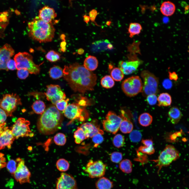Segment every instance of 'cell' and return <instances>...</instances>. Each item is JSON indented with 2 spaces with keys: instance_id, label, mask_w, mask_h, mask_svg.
<instances>
[{
  "instance_id": "1",
  "label": "cell",
  "mask_w": 189,
  "mask_h": 189,
  "mask_svg": "<svg viewBox=\"0 0 189 189\" xmlns=\"http://www.w3.org/2000/svg\"><path fill=\"white\" fill-rule=\"evenodd\" d=\"M63 72L64 78L74 92L84 94L93 90L96 84V74L78 63L65 65Z\"/></svg>"
},
{
  "instance_id": "2",
  "label": "cell",
  "mask_w": 189,
  "mask_h": 189,
  "mask_svg": "<svg viewBox=\"0 0 189 189\" xmlns=\"http://www.w3.org/2000/svg\"><path fill=\"white\" fill-rule=\"evenodd\" d=\"M63 120L61 113L54 106H50L39 119L37 124L38 130L45 135L53 134L61 128Z\"/></svg>"
},
{
  "instance_id": "3",
  "label": "cell",
  "mask_w": 189,
  "mask_h": 189,
  "mask_svg": "<svg viewBox=\"0 0 189 189\" xmlns=\"http://www.w3.org/2000/svg\"><path fill=\"white\" fill-rule=\"evenodd\" d=\"M29 36L40 43L51 41L54 37L55 28L53 24L47 23L36 17L28 23Z\"/></svg>"
},
{
  "instance_id": "4",
  "label": "cell",
  "mask_w": 189,
  "mask_h": 189,
  "mask_svg": "<svg viewBox=\"0 0 189 189\" xmlns=\"http://www.w3.org/2000/svg\"><path fill=\"white\" fill-rule=\"evenodd\" d=\"M14 60L18 70L25 69L31 74H37L40 71V65L35 64L32 55L26 52H19L16 54Z\"/></svg>"
},
{
  "instance_id": "5",
  "label": "cell",
  "mask_w": 189,
  "mask_h": 189,
  "mask_svg": "<svg viewBox=\"0 0 189 189\" xmlns=\"http://www.w3.org/2000/svg\"><path fill=\"white\" fill-rule=\"evenodd\" d=\"M180 155L179 151L174 146L170 145H166L160 153L158 159L153 160L156 163L155 166L158 168V172L163 167L168 166L172 162L178 159Z\"/></svg>"
},
{
  "instance_id": "6",
  "label": "cell",
  "mask_w": 189,
  "mask_h": 189,
  "mask_svg": "<svg viewBox=\"0 0 189 189\" xmlns=\"http://www.w3.org/2000/svg\"><path fill=\"white\" fill-rule=\"evenodd\" d=\"M143 80L141 93L143 97L151 94H156L159 92V79L153 74L147 70H144L141 73Z\"/></svg>"
},
{
  "instance_id": "7",
  "label": "cell",
  "mask_w": 189,
  "mask_h": 189,
  "mask_svg": "<svg viewBox=\"0 0 189 189\" xmlns=\"http://www.w3.org/2000/svg\"><path fill=\"white\" fill-rule=\"evenodd\" d=\"M143 86L142 81L138 76H133L123 81L122 88L124 93L129 97L134 96L141 92Z\"/></svg>"
},
{
  "instance_id": "8",
  "label": "cell",
  "mask_w": 189,
  "mask_h": 189,
  "mask_svg": "<svg viewBox=\"0 0 189 189\" xmlns=\"http://www.w3.org/2000/svg\"><path fill=\"white\" fill-rule=\"evenodd\" d=\"M21 104L20 98L15 93L6 94L0 99V107L6 112L7 116H12L17 106Z\"/></svg>"
},
{
  "instance_id": "9",
  "label": "cell",
  "mask_w": 189,
  "mask_h": 189,
  "mask_svg": "<svg viewBox=\"0 0 189 189\" xmlns=\"http://www.w3.org/2000/svg\"><path fill=\"white\" fill-rule=\"evenodd\" d=\"M30 122L23 118H19L13 125L11 130L15 139L20 137L33 136V133L30 130L29 125Z\"/></svg>"
},
{
  "instance_id": "10",
  "label": "cell",
  "mask_w": 189,
  "mask_h": 189,
  "mask_svg": "<svg viewBox=\"0 0 189 189\" xmlns=\"http://www.w3.org/2000/svg\"><path fill=\"white\" fill-rule=\"evenodd\" d=\"M63 113L65 116L69 119H77L81 121H84L88 116L85 107L80 106L77 103L68 104Z\"/></svg>"
},
{
  "instance_id": "11",
  "label": "cell",
  "mask_w": 189,
  "mask_h": 189,
  "mask_svg": "<svg viewBox=\"0 0 189 189\" xmlns=\"http://www.w3.org/2000/svg\"><path fill=\"white\" fill-rule=\"evenodd\" d=\"M122 118L113 112L109 111L106 117V119L103 121V127L107 132L115 134L119 128Z\"/></svg>"
},
{
  "instance_id": "12",
  "label": "cell",
  "mask_w": 189,
  "mask_h": 189,
  "mask_svg": "<svg viewBox=\"0 0 189 189\" xmlns=\"http://www.w3.org/2000/svg\"><path fill=\"white\" fill-rule=\"evenodd\" d=\"M106 165L101 160L93 161L91 159L87 164L85 171L92 178L101 177L105 174Z\"/></svg>"
},
{
  "instance_id": "13",
  "label": "cell",
  "mask_w": 189,
  "mask_h": 189,
  "mask_svg": "<svg viewBox=\"0 0 189 189\" xmlns=\"http://www.w3.org/2000/svg\"><path fill=\"white\" fill-rule=\"evenodd\" d=\"M16 161L18 162L16 170L13 174L16 180L22 184L30 182L31 173L25 164V161L20 158H17Z\"/></svg>"
},
{
  "instance_id": "14",
  "label": "cell",
  "mask_w": 189,
  "mask_h": 189,
  "mask_svg": "<svg viewBox=\"0 0 189 189\" xmlns=\"http://www.w3.org/2000/svg\"><path fill=\"white\" fill-rule=\"evenodd\" d=\"M46 87L45 93L46 99L54 105L60 100L66 99V94L59 85L50 84L47 86Z\"/></svg>"
},
{
  "instance_id": "15",
  "label": "cell",
  "mask_w": 189,
  "mask_h": 189,
  "mask_svg": "<svg viewBox=\"0 0 189 189\" xmlns=\"http://www.w3.org/2000/svg\"><path fill=\"white\" fill-rule=\"evenodd\" d=\"M56 189H77L76 181L71 175L62 172L57 179Z\"/></svg>"
},
{
  "instance_id": "16",
  "label": "cell",
  "mask_w": 189,
  "mask_h": 189,
  "mask_svg": "<svg viewBox=\"0 0 189 189\" xmlns=\"http://www.w3.org/2000/svg\"><path fill=\"white\" fill-rule=\"evenodd\" d=\"M14 53V50L8 44H5L0 48V69L8 71L7 63Z\"/></svg>"
},
{
  "instance_id": "17",
  "label": "cell",
  "mask_w": 189,
  "mask_h": 189,
  "mask_svg": "<svg viewBox=\"0 0 189 189\" xmlns=\"http://www.w3.org/2000/svg\"><path fill=\"white\" fill-rule=\"evenodd\" d=\"M142 62L138 59L129 60L128 61H120L118 66L124 74L129 75L135 71Z\"/></svg>"
},
{
  "instance_id": "18",
  "label": "cell",
  "mask_w": 189,
  "mask_h": 189,
  "mask_svg": "<svg viewBox=\"0 0 189 189\" xmlns=\"http://www.w3.org/2000/svg\"><path fill=\"white\" fill-rule=\"evenodd\" d=\"M80 127L83 131L87 138H92L98 133H104L103 131L100 129L97 124L92 122L84 123L81 125Z\"/></svg>"
},
{
  "instance_id": "19",
  "label": "cell",
  "mask_w": 189,
  "mask_h": 189,
  "mask_svg": "<svg viewBox=\"0 0 189 189\" xmlns=\"http://www.w3.org/2000/svg\"><path fill=\"white\" fill-rule=\"evenodd\" d=\"M39 17L44 22L53 24L52 22L57 16L54 9L48 6H45L39 10Z\"/></svg>"
},
{
  "instance_id": "20",
  "label": "cell",
  "mask_w": 189,
  "mask_h": 189,
  "mask_svg": "<svg viewBox=\"0 0 189 189\" xmlns=\"http://www.w3.org/2000/svg\"><path fill=\"white\" fill-rule=\"evenodd\" d=\"M15 139L11 130L6 129L0 136V150L6 147L10 149Z\"/></svg>"
},
{
  "instance_id": "21",
  "label": "cell",
  "mask_w": 189,
  "mask_h": 189,
  "mask_svg": "<svg viewBox=\"0 0 189 189\" xmlns=\"http://www.w3.org/2000/svg\"><path fill=\"white\" fill-rule=\"evenodd\" d=\"M176 9L175 4L170 1L163 2L160 7V10L162 14L167 17L173 15L175 12Z\"/></svg>"
},
{
  "instance_id": "22",
  "label": "cell",
  "mask_w": 189,
  "mask_h": 189,
  "mask_svg": "<svg viewBox=\"0 0 189 189\" xmlns=\"http://www.w3.org/2000/svg\"><path fill=\"white\" fill-rule=\"evenodd\" d=\"M124 112L121 111V116L122 120L120 124L119 129L120 131L124 134L130 133L133 130V125L132 123L124 116Z\"/></svg>"
},
{
  "instance_id": "23",
  "label": "cell",
  "mask_w": 189,
  "mask_h": 189,
  "mask_svg": "<svg viewBox=\"0 0 189 189\" xmlns=\"http://www.w3.org/2000/svg\"><path fill=\"white\" fill-rule=\"evenodd\" d=\"M141 143L144 145H141L138 148V150L143 153L151 155L153 154L155 150L153 146V142L151 139H143Z\"/></svg>"
},
{
  "instance_id": "24",
  "label": "cell",
  "mask_w": 189,
  "mask_h": 189,
  "mask_svg": "<svg viewBox=\"0 0 189 189\" xmlns=\"http://www.w3.org/2000/svg\"><path fill=\"white\" fill-rule=\"evenodd\" d=\"M168 114L171 122L174 124H176L179 122L182 115L179 109L175 106L170 109Z\"/></svg>"
},
{
  "instance_id": "25",
  "label": "cell",
  "mask_w": 189,
  "mask_h": 189,
  "mask_svg": "<svg viewBox=\"0 0 189 189\" xmlns=\"http://www.w3.org/2000/svg\"><path fill=\"white\" fill-rule=\"evenodd\" d=\"M98 61L97 58L91 55H89L87 57L84 62V67L90 71L95 70L98 67Z\"/></svg>"
},
{
  "instance_id": "26",
  "label": "cell",
  "mask_w": 189,
  "mask_h": 189,
  "mask_svg": "<svg viewBox=\"0 0 189 189\" xmlns=\"http://www.w3.org/2000/svg\"><path fill=\"white\" fill-rule=\"evenodd\" d=\"M110 43L107 39L99 40L93 43L91 45V50L94 51H99L108 49L107 46Z\"/></svg>"
},
{
  "instance_id": "27",
  "label": "cell",
  "mask_w": 189,
  "mask_h": 189,
  "mask_svg": "<svg viewBox=\"0 0 189 189\" xmlns=\"http://www.w3.org/2000/svg\"><path fill=\"white\" fill-rule=\"evenodd\" d=\"M95 185L97 189H111L113 186V182L104 177L100 178L97 181Z\"/></svg>"
},
{
  "instance_id": "28",
  "label": "cell",
  "mask_w": 189,
  "mask_h": 189,
  "mask_svg": "<svg viewBox=\"0 0 189 189\" xmlns=\"http://www.w3.org/2000/svg\"><path fill=\"white\" fill-rule=\"evenodd\" d=\"M159 106H168L171 105L172 99L171 96L167 93H162L157 98Z\"/></svg>"
},
{
  "instance_id": "29",
  "label": "cell",
  "mask_w": 189,
  "mask_h": 189,
  "mask_svg": "<svg viewBox=\"0 0 189 189\" xmlns=\"http://www.w3.org/2000/svg\"><path fill=\"white\" fill-rule=\"evenodd\" d=\"M142 29L141 25L139 23L132 22L130 23L128 29V33L130 38L135 35H139Z\"/></svg>"
},
{
  "instance_id": "30",
  "label": "cell",
  "mask_w": 189,
  "mask_h": 189,
  "mask_svg": "<svg viewBox=\"0 0 189 189\" xmlns=\"http://www.w3.org/2000/svg\"><path fill=\"white\" fill-rule=\"evenodd\" d=\"M138 121L141 125L143 127H147L153 121V117L148 113H143L139 116Z\"/></svg>"
},
{
  "instance_id": "31",
  "label": "cell",
  "mask_w": 189,
  "mask_h": 189,
  "mask_svg": "<svg viewBox=\"0 0 189 189\" xmlns=\"http://www.w3.org/2000/svg\"><path fill=\"white\" fill-rule=\"evenodd\" d=\"M51 78L53 79H58L63 76V70L58 66H54L50 68L49 72Z\"/></svg>"
},
{
  "instance_id": "32",
  "label": "cell",
  "mask_w": 189,
  "mask_h": 189,
  "mask_svg": "<svg viewBox=\"0 0 189 189\" xmlns=\"http://www.w3.org/2000/svg\"><path fill=\"white\" fill-rule=\"evenodd\" d=\"M32 108L35 113L42 114L45 110V105L43 101L40 100H38L33 103Z\"/></svg>"
},
{
  "instance_id": "33",
  "label": "cell",
  "mask_w": 189,
  "mask_h": 189,
  "mask_svg": "<svg viewBox=\"0 0 189 189\" xmlns=\"http://www.w3.org/2000/svg\"><path fill=\"white\" fill-rule=\"evenodd\" d=\"M119 168L123 172L129 174L132 171V164L129 160L125 159L122 160L120 162Z\"/></svg>"
},
{
  "instance_id": "34",
  "label": "cell",
  "mask_w": 189,
  "mask_h": 189,
  "mask_svg": "<svg viewBox=\"0 0 189 189\" xmlns=\"http://www.w3.org/2000/svg\"><path fill=\"white\" fill-rule=\"evenodd\" d=\"M101 84L103 87L107 89L110 88L114 86V82L111 76L107 75L101 79Z\"/></svg>"
},
{
  "instance_id": "35",
  "label": "cell",
  "mask_w": 189,
  "mask_h": 189,
  "mask_svg": "<svg viewBox=\"0 0 189 189\" xmlns=\"http://www.w3.org/2000/svg\"><path fill=\"white\" fill-rule=\"evenodd\" d=\"M74 137L75 143L77 144H80L87 138L82 129L80 127L74 133Z\"/></svg>"
},
{
  "instance_id": "36",
  "label": "cell",
  "mask_w": 189,
  "mask_h": 189,
  "mask_svg": "<svg viewBox=\"0 0 189 189\" xmlns=\"http://www.w3.org/2000/svg\"><path fill=\"white\" fill-rule=\"evenodd\" d=\"M111 75L113 80L117 81L122 80L124 76L122 71L118 67H115L112 70L111 72Z\"/></svg>"
},
{
  "instance_id": "37",
  "label": "cell",
  "mask_w": 189,
  "mask_h": 189,
  "mask_svg": "<svg viewBox=\"0 0 189 189\" xmlns=\"http://www.w3.org/2000/svg\"><path fill=\"white\" fill-rule=\"evenodd\" d=\"M56 166L57 169L61 172H65L69 169L70 164L65 159H59L56 162Z\"/></svg>"
},
{
  "instance_id": "38",
  "label": "cell",
  "mask_w": 189,
  "mask_h": 189,
  "mask_svg": "<svg viewBox=\"0 0 189 189\" xmlns=\"http://www.w3.org/2000/svg\"><path fill=\"white\" fill-rule=\"evenodd\" d=\"M125 139L124 136L120 134H117L114 137L113 143L114 145L118 148L123 146L124 144Z\"/></svg>"
},
{
  "instance_id": "39",
  "label": "cell",
  "mask_w": 189,
  "mask_h": 189,
  "mask_svg": "<svg viewBox=\"0 0 189 189\" xmlns=\"http://www.w3.org/2000/svg\"><path fill=\"white\" fill-rule=\"evenodd\" d=\"M45 57L51 62H55L59 60L60 58V54L53 50L49 51L45 55Z\"/></svg>"
},
{
  "instance_id": "40",
  "label": "cell",
  "mask_w": 189,
  "mask_h": 189,
  "mask_svg": "<svg viewBox=\"0 0 189 189\" xmlns=\"http://www.w3.org/2000/svg\"><path fill=\"white\" fill-rule=\"evenodd\" d=\"M54 140L55 143L57 145L63 146L66 143V139L64 134L59 133L55 135L54 137Z\"/></svg>"
},
{
  "instance_id": "41",
  "label": "cell",
  "mask_w": 189,
  "mask_h": 189,
  "mask_svg": "<svg viewBox=\"0 0 189 189\" xmlns=\"http://www.w3.org/2000/svg\"><path fill=\"white\" fill-rule=\"evenodd\" d=\"M129 138L130 141L133 142H139L142 138V135L140 132L137 130H134L130 133Z\"/></svg>"
},
{
  "instance_id": "42",
  "label": "cell",
  "mask_w": 189,
  "mask_h": 189,
  "mask_svg": "<svg viewBox=\"0 0 189 189\" xmlns=\"http://www.w3.org/2000/svg\"><path fill=\"white\" fill-rule=\"evenodd\" d=\"M6 166L8 171L13 175L17 168V162L13 159H10L7 163Z\"/></svg>"
},
{
  "instance_id": "43",
  "label": "cell",
  "mask_w": 189,
  "mask_h": 189,
  "mask_svg": "<svg viewBox=\"0 0 189 189\" xmlns=\"http://www.w3.org/2000/svg\"><path fill=\"white\" fill-rule=\"evenodd\" d=\"M68 98L62 99L57 101L55 104L56 107L59 111H64L68 105Z\"/></svg>"
},
{
  "instance_id": "44",
  "label": "cell",
  "mask_w": 189,
  "mask_h": 189,
  "mask_svg": "<svg viewBox=\"0 0 189 189\" xmlns=\"http://www.w3.org/2000/svg\"><path fill=\"white\" fill-rule=\"evenodd\" d=\"M123 155L120 152L114 151L112 153L110 156L111 161L114 163H118L122 160Z\"/></svg>"
},
{
  "instance_id": "45",
  "label": "cell",
  "mask_w": 189,
  "mask_h": 189,
  "mask_svg": "<svg viewBox=\"0 0 189 189\" xmlns=\"http://www.w3.org/2000/svg\"><path fill=\"white\" fill-rule=\"evenodd\" d=\"M103 134L102 133H98L94 135L92 138V141L94 144V147H97L103 142L104 138L102 136Z\"/></svg>"
},
{
  "instance_id": "46",
  "label": "cell",
  "mask_w": 189,
  "mask_h": 189,
  "mask_svg": "<svg viewBox=\"0 0 189 189\" xmlns=\"http://www.w3.org/2000/svg\"><path fill=\"white\" fill-rule=\"evenodd\" d=\"M29 71L25 69H20L18 70L17 75L18 77L21 79H24L29 76Z\"/></svg>"
},
{
  "instance_id": "47",
  "label": "cell",
  "mask_w": 189,
  "mask_h": 189,
  "mask_svg": "<svg viewBox=\"0 0 189 189\" xmlns=\"http://www.w3.org/2000/svg\"><path fill=\"white\" fill-rule=\"evenodd\" d=\"M157 98L156 94H151L146 97V100L147 103L149 105H153L156 103Z\"/></svg>"
},
{
  "instance_id": "48",
  "label": "cell",
  "mask_w": 189,
  "mask_h": 189,
  "mask_svg": "<svg viewBox=\"0 0 189 189\" xmlns=\"http://www.w3.org/2000/svg\"><path fill=\"white\" fill-rule=\"evenodd\" d=\"M77 101V103L81 107H85L88 104V100L86 97L81 96L80 98Z\"/></svg>"
},
{
  "instance_id": "49",
  "label": "cell",
  "mask_w": 189,
  "mask_h": 189,
  "mask_svg": "<svg viewBox=\"0 0 189 189\" xmlns=\"http://www.w3.org/2000/svg\"><path fill=\"white\" fill-rule=\"evenodd\" d=\"M7 67L8 70H13L15 69L16 64L14 60L10 59L7 63Z\"/></svg>"
},
{
  "instance_id": "50",
  "label": "cell",
  "mask_w": 189,
  "mask_h": 189,
  "mask_svg": "<svg viewBox=\"0 0 189 189\" xmlns=\"http://www.w3.org/2000/svg\"><path fill=\"white\" fill-rule=\"evenodd\" d=\"M6 159L4 157V154L0 153V170L5 167L6 165Z\"/></svg>"
},
{
  "instance_id": "51",
  "label": "cell",
  "mask_w": 189,
  "mask_h": 189,
  "mask_svg": "<svg viewBox=\"0 0 189 189\" xmlns=\"http://www.w3.org/2000/svg\"><path fill=\"white\" fill-rule=\"evenodd\" d=\"M98 14L97 10L95 9H93L90 12L89 16L92 22H95L96 18Z\"/></svg>"
},
{
  "instance_id": "52",
  "label": "cell",
  "mask_w": 189,
  "mask_h": 189,
  "mask_svg": "<svg viewBox=\"0 0 189 189\" xmlns=\"http://www.w3.org/2000/svg\"><path fill=\"white\" fill-rule=\"evenodd\" d=\"M7 116L6 112L0 108V123L5 122Z\"/></svg>"
},
{
  "instance_id": "53",
  "label": "cell",
  "mask_w": 189,
  "mask_h": 189,
  "mask_svg": "<svg viewBox=\"0 0 189 189\" xmlns=\"http://www.w3.org/2000/svg\"><path fill=\"white\" fill-rule=\"evenodd\" d=\"M172 83L170 80L167 79L165 80L162 83L163 87L166 89L170 88L172 86Z\"/></svg>"
},
{
  "instance_id": "54",
  "label": "cell",
  "mask_w": 189,
  "mask_h": 189,
  "mask_svg": "<svg viewBox=\"0 0 189 189\" xmlns=\"http://www.w3.org/2000/svg\"><path fill=\"white\" fill-rule=\"evenodd\" d=\"M169 77L170 80H172L174 81H176L178 78V76L177 74L175 72H171L170 71L169 72Z\"/></svg>"
},
{
  "instance_id": "55",
  "label": "cell",
  "mask_w": 189,
  "mask_h": 189,
  "mask_svg": "<svg viewBox=\"0 0 189 189\" xmlns=\"http://www.w3.org/2000/svg\"><path fill=\"white\" fill-rule=\"evenodd\" d=\"M6 124L5 122L2 123H0V136L5 130L8 129V127L6 126Z\"/></svg>"
},
{
  "instance_id": "56",
  "label": "cell",
  "mask_w": 189,
  "mask_h": 189,
  "mask_svg": "<svg viewBox=\"0 0 189 189\" xmlns=\"http://www.w3.org/2000/svg\"><path fill=\"white\" fill-rule=\"evenodd\" d=\"M83 20L87 24L89 22L90 19L89 16L86 15H84L83 16Z\"/></svg>"
},
{
  "instance_id": "57",
  "label": "cell",
  "mask_w": 189,
  "mask_h": 189,
  "mask_svg": "<svg viewBox=\"0 0 189 189\" xmlns=\"http://www.w3.org/2000/svg\"><path fill=\"white\" fill-rule=\"evenodd\" d=\"M84 52V50L82 48H80L78 50L77 52L78 54L82 55Z\"/></svg>"
},
{
  "instance_id": "58",
  "label": "cell",
  "mask_w": 189,
  "mask_h": 189,
  "mask_svg": "<svg viewBox=\"0 0 189 189\" xmlns=\"http://www.w3.org/2000/svg\"><path fill=\"white\" fill-rule=\"evenodd\" d=\"M108 49L111 50L113 49V45L111 43L109 44L107 46Z\"/></svg>"
},
{
  "instance_id": "59",
  "label": "cell",
  "mask_w": 189,
  "mask_h": 189,
  "mask_svg": "<svg viewBox=\"0 0 189 189\" xmlns=\"http://www.w3.org/2000/svg\"><path fill=\"white\" fill-rule=\"evenodd\" d=\"M111 23V21L110 20L106 22V24L108 26H109Z\"/></svg>"
}]
</instances>
